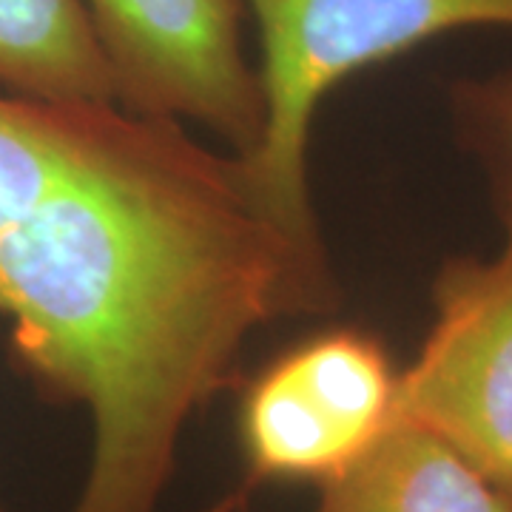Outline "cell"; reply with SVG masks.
I'll return each instance as SVG.
<instances>
[{
  "mask_svg": "<svg viewBox=\"0 0 512 512\" xmlns=\"http://www.w3.org/2000/svg\"><path fill=\"white\" fill-rule=\"evenodd\" d=\"M259 29L265 126L242 157L268 202L319 234L308 180L313 114L345 77L470 26H512V0H245Z\"/></svg>",
  "mask_w": 512,
  "mask_h": 512,
  "instance_id": "cell-1",
  "label": "cell"
},
{
  "mask_svg": "<svg viewBox=\"0 0 512 512\" xmlns=\"http://www.w3.org/2000/svg\"><path fill=\"white\" fill-rule=\"evenodd\" d=\"M493 259H450L436 319L399 373L393 421L430 430L512 498V214Z\"/></svg>",
  "mask_w": 512,
  "mask_h": 512,
  "instance_id": "cell-2",
  "label": "cell"
},
{
  "mask_svg": "<svg viewBox=\"0 0 512 512\" xmlns=\"http://www.w3.org/2000/svg\"><path fill=\"white\" fill-rule=\"evenodd\" d=\"M399 373L365 330L311 336L242 390L239 447L251 484H328L393 424Z\"/></svg>",
  "mask_w": 512,
  "mask_h": 512,
  "instance_id": "cell-3",
  "label": "cell"
},
{
  "mask_svg": "<svg viewBox=\"0 0 512 512\" xmlns=\"http://www.w3.org/2000/svg\"><path fill=\"white\" fill-rule=\"evenodd\" d=\"M126 111L194 120L239 157L262 140L259 72L242 43L245 0H86Z\"/></svg>",
  "mask_w": 512,
  "mask_h": 512,
  "instance_id": "cell-4",
  "label": "cell"
},
{
  "mask_svg": "<svg viewBox=\"0 0 512 512\" xmlns=\"http://www.w3.org/2000/svg\"><path fill=\"white\" fill-rule=\"evenodd\" d=\"M316 512H512V498L447 441L393 421L365 456L322 484Z\"/></svg>",
  "mask_w": 512,
  "mask_h": 512,
  "instance_id": "cell-5",
  "label": "cell"
},
{
  "mask_svg": "<svg viewBox=\"0 0 512 512\" xmlns=\"http://www.w3.org/2000/svg\"><path fill=\"white\" fill-rule=\"evenodd\" d=\"M0 86L40 103H117L86 0H0Z\"/></svg>",
  "mask_w": 512,
  "mask_h": 512,
  "instance_id": "cell-6",
  "label": "cell"
},
{
  "mask_svg": "<svg viewBox=\"0 0 512 512\" xmlns=\"http://www.w3.org/2000/svg\"><path fill=\"white\" fill-rule=\"evenodd\" d=\"M458 109L473 146L493 174L504 217L512 214V69L458 89Z\"/></svg>",
  "mask_w": 512,
  "mask_h": 512,
  "instance_id": "cell-7",
  "label": "cell"
},
{
  "mask_svg": "<svg viewBox=\"0 0 512 512\" xmlns=\"http://www.w3.org/2000/svg\"><path fill=\"white\" fill-rule=\"evenodd\" d=\"M231 510H237V512H239V507H231Z\"/></svg>",
  "mask_w": 512,
  "mask_h": 512,
  "instance_id": "cell-8",
  "label": "cell"
},
{
  "mask_svg": "<svg viewBox=\"0 0 512 512\" xmlns=\"http://www.w3.org/2000/svg\"><path fill=\"white\" fill-rule=\"evenodd\" d=\"M0 512H3V510H0Z\"/></svg>",
  "mask_w": 512,
  "mask_h": 512,
  "instance_id": "cell-9",
  "label": "cell"
}]
</instances>
